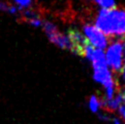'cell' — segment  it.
<instances>
[{"instance_id": "cell-1", "label": "cell", "mask_w": 125, "mask_h": 124, "mask_svg": "<svg viewBox=\"0 0 125 124\" xmlns=\"http://www.w3.org/2000/svg\"><path fill=\"white\" fill-rule=\"evenodd\" d=\"M96 27L108 35H125V10L116 6L100 8L95 18Z\"/></svg>"}, {"instance_id": "cell-2", "label": "cell", "mask_w": 125, "mask_h": 124, "mask_svg": "<svg viewBox=\"0 0 125 124\" xmlns=\"http://www.w3.org/2000/svg\"><path fill=\"white\" fill-rule=\"evenodd\" d=\"M42 27L44 34L47 35L49 41L52 43H54L55 46L59 47L60 49H63V50H70L71 47L68 36L61 33L54 23L50 21H42Z\"/></svg>"}, {"instance_id": "cell-3", "label": "cell", "mask_w": 125, "mask_h": 124, "mask_svg": "<svg viewBox=\"0 0 125 124\" xmlns=\"http://www.w3.org/2000/svg\"><path fill=\"white\" fill-rule=\"evenodd\" d=\"M106 63L114 72H118L122 68L124 62V53H123V42L114 41L106 49L104 53Z\"/></svg>"}, {"instance_id": "cell-4", "label": "cell", "mask_w": 125, "mask_h": 124, "mask_svg": "<svg viewBox=\"0 0 125 124\" xmlns=\"http://www.w3.org/2000/svg\"><path fill=\"white\" fill-rule=\"evenodd\" d=\"M83 32L93 47L98 49H104L108 47V37H106V35L98 29L95 25H84Z\"/></svg>"}, {"instance_id": "cell-5", "label": "cell", "mask_w": 125, "mask_h": 124, "mask_svg": "<svg viewBox=\"0 0 125 124\" xmlns=\"http://www.w3.org/2000/svg\"><path fill=\"white\" fill-rule=\"evenodd\" d=\"M68 38L70 41V50L73 51L74 54L79 56H84V52L86 47L89 45V41L87 37L84 35V33H81L77 29H70L68 31Z\"/></svg>"}, {"instance_id": "cell-6", "label": "cell", "mask_w": 125, "mask_h": 124, "mask_svg": "<svg viewBox=\"0 0 125 124\" xmlns=\"http://www.w3.org/2000/svg\"><path fill=\"white\" fill-rule=\"evenodd\" d=\"M102 107V101L96 95H91L88 99V108L93 113H97Z\"/></svg>"}, {"instance_id": "cell-7", "label": "cell", "mask_w": 125, "mask_h": 124, "mask_svg": "<svg viewBox=\"0 0 125 124\" xmlns=\"http://www.w3.org/2000/svg\"><path fill=\"white\" fill-rule=\"evenodd\" d=\"M20 7L15 6V5H11L10 3H6V2H3L0 0V10H3V11H6V12H10V14H17L18 10Z\"/></svg>"}, {"instance_id": "cell-8", "label": "cell", "mask_w": 125, "mask_h": 124, "mask_svg": "<svg viewBox=\"0 0 125 124\" xmlns=\"http://www.w3.org/2000/svg\"><path fill=\"white\" fill-rule=\"evenodd\" d=\"M14 1L19 5L20 8H26L29 7L32 3V0H14Z\"/></svg>"}, {"instance_id": "cell-9", "label": "cell", "mask_w": 125, "mask_h": 124, "mask_svg": "<svg viewBox=\"0 0 125 124\" xmlns=\"http://www.w3.org/2000/svg\"><path fill=\"white\" fill-rule=\"evenodd\" d=\"M113 124H121V123H120V121L118 120V119H113Z\"/></svg>"}, {"instance_id": "cell-10", "label": "cell", "mask_w": 125, "mask_h": 124, "mask_svg": "<svg viewBox=\"0 0 125 124\" xmlns=\"http://www.w3.org/2000/svg\"><path fill=\"white\" fill-rule=\"evenodd\" d=\"M122 104L124 105V108H125V93H123V101H122Z\"/></svg>"}]
</instances>
